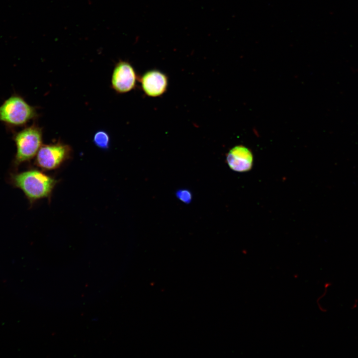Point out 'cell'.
I'll return each instance as SVG.
<instances>
[{
    "label": "cell",
    "instance_id": "obj_8",
    "mask_svg": "<svg viewBox=\"0 0 358 358\" xmlns=\"http://www.w3.org/2000/svg\"><path fill=\"white\" fill-rule=\"evenodd\" d=\"M93 142L98 148L106 150L109 147L110 137L106 132L103 130H99L94 134Z\"/></svg>",
    "mask_w": 358,
    "mask_h": 358
},
{
    "label": "cell",
    "instance_id": "obj_9",
    "mask_svg": "<svg viewBox=\"0 0 358 358\" xmlns=\"http://www.w3.org/2000/svg\"><path fill=\"white\" fill-rule=\"evenodd\" d=\"M177 197L182 202L189 204L191 202L192 196L190 190L186 189H179L176 192Z\"/></svg>",
    "mask_w": 358,
    "mask_h": 358
},
{
    "label": "cell",
    "instance_id": "obj_7",
    "mask_svg": "<svg viewBox=\"0 0 358 358\" xmlns=\"http://www.w3.org/2000/svg\"><path fill=\"white\" fill-rule=\"evenodd\" d=\"M226 160L228 165L232 170L244 172L252 168L253 157L251 151L248 148L239 145L229 151Z\"/></svg>",
    "mask_w": 358,
    "mask_h": 358
},
{
    "label": "cell",
    "instance_id": "obj_4",
    "mask_svg": "<svg viewBox=\"0 0 358 358\" xmlns=\"http://www.w3.org/2000/svg\"><path fill=\"white\" fill-rule=\"evenodd\" d=\"M71 148L61 143L42 145L35 158V164L44 170H51L59 168L71 154Z\"/></svg>",
    "mask_w": 358,
    "mask_h": 358
},
{
    "label": "cell",
    "instance_id": "obj_6",
    "mask_svg": "<svg viewBox=\"0 0 358 358\" xmlns=\"http://www.w3.org/2000/svg\"><path fill=\"white\" fill-rule=\"evenodd\" d=\"M140 82L143 91L150 97L162 95L166 91L168 85L167 76L156 70L144 73L140 79Z\"/></svg>",
    "mask_w": 358,
    "mask_h": 358
},
{
    "label": "cell",
    "instance_id": "obj_3",
    "mask_svg": "<svg viewBox=\"0 0 358 358\" xmlns=\"http://www.w3.org/2000/svg\"><path fill=\"white\" fill-rule=\"evenodd\" d=\"M12 139L16 147L12 165L16 169L36 155L42 145V130L33 124L15 132Z\"/></svg>",
    "mask_w": 358,
    "mask_h": 358
},
{
    "label": "cell",
    "instance_id": "obj_2",
    "mask_svg": "<svg viewBox=\"0 0 358 358\" xmlns=\"http://www.w3.org/2000/svg\"><path fill=\"white\" fill-rule=\"evenodd\" d=\"M37 116L36 108L16 93L0 105V122L9 129L24 127Z\"/></svg>",
    "mask_w": 358,
    "mask_h": 358
},
{
    "label": "cell",
    "instance_id": "obj_1",
    "mask_svg": "<svg viewBox=\"0 0 358 358\" xmlns=\"http://www.w3.org/2000/svg\"><path fill=\"white\" fill-rule=\"evenodd\" d=\"M9 181L22 191L31 204L48 197L57 183L56 179L37 169L12 173Z\"/></svg>",
    "mask_w": 358,
    "mask_h": 358
},
{
    "label": "cell",
    "instance_id": "obj_5",
    "mask_svg": "<svg viewBox=\"0 0 358 358\" xmlns=\"http://www.w3.org/2000/svg\"><path fill=\"white\" fill-rule=\"evenodd\" d=\"M137 75L133 66L128 62L120 61L115 65L111 76V87L117 92H128L135 87Z\"/></svg>",
    "mask_w": 358,
    "mask_h": 358
}]
</instances>
